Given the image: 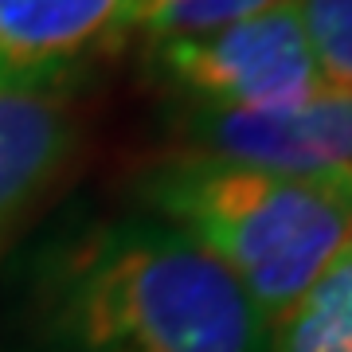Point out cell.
<instances>
[{
	"mask_svg": "<svg viewBox=\"0 0 352 352\" xmlns=\"http://www.w3.org/2000/svg\"><path fill=\"white\" fill-rule=\"evenodd\" d=\"M274 4L282 0H138L129 36H141L145 47L168 43V39L212 36L219 28L270 12Z\"/></svg>",
	"mask_w": 352,
	"mask_h": 352,
	"instance_id": "ba28073f",
	"label": "cell"
},
{
	"mask_svg": "<svg viewBox=\"0 0 352 352\" xmlns=\"http://www.w3.org/2000/svg\"><path fill=\"white\" fill-rule=\"evenodd\" d=\"M145 51L153 71L192 110H294L325 90L289 0L212 36L168 39Z\"/></svg>",
	"mask_w": 352,
	"mask_h": 352,
	"instance_id": "3957f363",
	"label": "cell"
},
{
	"mask_svg": "<svg viewBox=\"0 0 352 352\" xmlns=\"http://www.w3.org/2000/svg\"><path fill=\"white\" fill-rule=\"evenodd\" d=\"M270 352H352V231L298 305L270 329Z\"/></svg>",
	"mask_w": 352,
	"mask_h": 352,
	"instance_id": "52a82bcc",
	"label": "cell"
},
{
	"mask_svg": "<svg viewBox=\"0 0 352 352\" xmlns=\"http://www.w3.org/2000/svg\"><path fill=\"white\" fill-rule=\"evenodd\" d=\"M36 314L51 352H270V325L164 219H110L55 247Z\"/></svg>",
	"mask_w": 352,
	"mask_h": 352,
	"instance_id": "6da1fadb",
	"label": "cell"
},
{
	"mask_svg": "<svg viewBox=\"0 0 352 352\" xmlns=\"http://www.w3.org/2000/svg\"><path fill=\"white\" fill-rule=\"evenodd\" d=\"M141 200L212 254L270 329L352 231V173L286 176L176 153L141 180Z\"/></svg>",
	"mask_w": 352,
	"mask_h": 352,
	"instance_id": "7a4b0ae2",
	"label": "cell"
},
{
	"mask_svg": "<svg viewBox=\"0 0 352 352\" xmlns=\"http://www.w3.org/2000/svg\"><path fill=\"white\" fill-rule=\"evenodd\" d=\"M82 145L71 82L0 78V251L39 208Z\"/></svg>",
	"mask_w": 352,
	"mask_h": 352,
	"instance_id": "5b68a950",
	"label": "cell"
},
{
	"mask_svg": "<svg viewBox=\"0 0 352 352\" xmlns=\"http://www.w3.org/2000/svg\"><path fill=\"white\" fill-rule=\"evenodd\" d=\"M138 0H0V78L75 82L122 47Z\"/></svg>",
	"mask_w": 352,
	"mask_h": 352,
	"instance_id": "8992f818",
	"label": "cell"
},
{
	"mask_svg": "<svg viewBox=\"0 0 352 352\" xmlns=\"http://www.w3.org/2000/svg\"><path fill=\"white\" fill-rule=\"evenodd\" d=\"M329 90L352 94V0H289Z\"/></svg>",
	"mask_w": 352,
	"mask_h": 352,
	"instance_id": "9c48e42d",
	"label": "cell"
},
{
	"mask_svg": "<svg viewBox=\"0 0 352 352\" xmlns=\"http://www.w3.org/2000/svg\"><path fill=\"white\" fill-rule=\"evenodd\" d=\"M184 153L286 176L352 173V94L321 90L294 110H192L176 122Z\"/></svg>",
	"mask_w": 352,
	"mask_h": 352,
	"instance_id": "277c9868",
	"label": "cell"
}]
</instances>
